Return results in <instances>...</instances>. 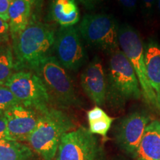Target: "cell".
<instances>
[{"label":"cell","mask_w":160,"mask_h":160,"mask_svg":"<svg viewBox=\"0 0 160 160\" xmlns=\"http://www.w3.org/2000/svg\"><path fill=\"white\" fill-rule=\"evenodd\" d=\"M10 35L11 33L8 22L0 18V45L8 42Z\"/></svg>","instance_id":"22"},{"label":"cell","mask_w":160,"mask_h":160,"mask_svg":"<svg viewBox=\"0 0 160 160\" xmlns=\"http://www.w3.org/2000/svg\"><path fill=\"white\" fill-rule=\"evenodd\" d=\"M55 160H102L103 151L97 138L85 126L65 133Z\"/></svg>","instance_id":"8"},{"label":"cell","mask_w":160,"mask_h":160,"mask_svg":"<svg viewBox=\"0 0 160 160\" xmlns=\"http://www.w3.org/2000/svg\"><path fill=\"white\" fill-rule=\"evenodd\" d=\"M145 62L150 85L156 98L157 112L160 116V45L153 39L144 43Z\"/></svg>","instance_id":"13"},{"label":"cell","mask_w":160,"mask_h":160,"mask_svg":"<svg viewBox=\"0 0 160 160\" xmlns=\"http://www.w3.org/2000/svg\"><path fill=\"white\" fill-rule=\"evenodd\" d=\"M51 16L61 27L76 25L79 21V8L76 0H52Z\"/></svg>","instance_id":"15"},{"label":"cell","mask_w":160,"mask_h":160,"mask_svg":"<svg viewBox=\"0 0 160 160\" xmlns=\"http://www.w3.org/2000/svg\"><path fill=\"white\" fill-rule=\"evenodd\" d=\"M5 85V83H2V82H0V86H1V85Z\"/></svg>","instance_id":"30"},{"label":"cell","mask_w":160,"mask_h":160,"mask_svg":"<svg viewBox=\"0 0 160 160\" xmlns=\"http://www.w3.org/2000/svg\"><path fill=\"white\" fill-rule=\"evenodd\" d=\"M10 5L11 0H0V18L7 22H9L8 11Z\"/></svg>","instance_id":"23"},{"label":"cell","mask_w":160,"mask_h":160,"mask_svg":"<svg viewBox=\"0 0 160 160\" xmlns=\"http://www.w3.org/2000/svg\"><path fill=\"white\" fill-rule=\"evenodd\" d=\"M35 73L42 80L52 107L63 110L81 105L73 80L54 56L44 59Z\"/></svg>","instance_id":"4"},{"label":"cell","mask_w":160,"mask_h":160,"mask_svg":"<svg viewBox=\"0 0 160 160\" xmlns=\"http://www.w3.org/2000/svg\"><path fill=\"white\" fill-rule=\"evenodd\" d=\"M11 37L15 71L35 72L39 64L54 51L56 33L46 24L31 22L23 31Z\"/></svg>","instance_id":"1"},{"label":"cell","mask_w":160,"mask_h":160,"mask_svg":"<svg viewBox=\"0 0 160 160\" xmlns=\"http://www.w3.org/2000/svg\"><path fill=\"white\" fill-rule=\"evenodd\" d=\"M79 3H81L86 9L92 10L97 8L98 5L102 3L105 0H78Z\"/></svg>","instance_id":"26"},{"label":"cell","mask_w":160,"mask_h":160,"mask_svg":"<svg viewBox=\"0 0 160 160\" xmlns=\"http://www.w3.org/2000/svg\"><path fill=\"white\" fill-rule=\"evenodd\" d=\"M40 114L35 110L22 104L6 111L4 115L7 121L9 139L20 142H28L37 127Z\"/></svg>","instance_id":"11"},{"label":"cell","mask_w":160,"mask_h":160,"mask_svg":"<svg viewBox=\"0 0 160 160\" xmlns=\"http://www.w3.org/2000/svg\"><path fill=\"white\" fill-rule=\"evenodd\" d=\"M82 87L97 106H103L107 101V74L101 59L95 57L81 75Z\"/></svg>","instance_id":"12"},{"label":"cell","mask_w":160,"mask_h":160,"mask_svg":"<svg viewBox=\"0 0 160 160\" xmlns=\"http://www.w3.org/2000/svg\"><path fill=\"white\" fill-rule=\"evenodd\" d=\"M114 119L108 115L107 117L100 119L96 121L90 122L89 124V131L93 134H98L103 137H107L108 132L111 128L112 123Z\"/></svg>","instance_id":"20"},{"label":"cell","mask_w":160,"mask_h":160,"mask_svg":"<svg viewBox=\"0 0 160 160\" xmlns=\"http://www.w3.org/2000/svg\"><path fill=\"white\" fill-rule=\"evenodd\" d=\"M136 157L137 160H160L159 120H153L147 126Z\"/></svg>","instance_id":"14"},{"label":"cell","mask_w":160,"mask_h":160,"mask_svg":"<svg viewBox=\"0 0 160 160\" xmlns=\"http://www.w3.org/2000/svg\"><path fill=\"white\" fill-rule=\"evenodd\" d=\"M150 122L146 113L135 111L122 119L115 128L117 145L128 154L136 157L145 129Z\"/></svg>","instance_id":"10"},{"label":"cell","mask_w":160,"mask_h":160,"mask_svg":"<svg viewBox=\"0 0 160 160\" xmlns=\"http://www.w3.org/2000/svg\"><path fill=\"white\" fill-rule=\"evenodd\" d=\"M24 106L42 113L51 107L50 97L41 79L31 71H15L5 84Z\"/></svg>","instance_id":"7"},{"label":"cell","mask_w":160,"mask_h":160,"mask_svg":"<svg viewBox=\"0 0 160 160\" xmlns=\"http://www.w3.org/2000/svg\"><path fill=\"white\" fill-rule=\"evenodd\" d=\"M15 72L12 45L8 42L0 45V82L6 83Z\"/></svg>","instance_id":"18"},{"label":"cell","mask_w":160,"mask_h":160,"mask_svg":"<svg viewBox=\"0 0 160 160\" xmlns=\"http://www.w3.org/2000/svg\"><path fill=\"white\" fill-rule=\"evenodd\" d=\"M124 8L128 11H133L136 8L137 0H119Z\"/></svg>","instance_id":"27"},{"label":"cell","mask_w":160,"mask_h":160,"mask_svg":"<svg viewBox=\"0 0 160 160\" xmlns=\"http://www.w3.org/2000/svg\"><path fill=\"white\" fill-rule=\"evenodd\" d=\"M0 160H43L31 146L20 142H0Z\"/></svg>","instance_id":"17"},{"label":"cell","mask_w":160,"mask_h":160,"mask_svg":"<svg viewBox=\"0 0 160 160\" xmlns=\"http://www.w3.org/2000/svg\"><path fill=\"white\" fill-rule=\"evenodd\" d=\"M75 128L73 119L66 112L51 106L40 114L28 142L43 160H53L62 138Z\"/></svg>","instance_id":"2"},{"label":"cell","mask_w":160,"mask_h":160,"mask_svg":"<svg viewBox=\"0 0 160 160\" xmlns=\"http://www.w3.org/2000/svg\"><path fill=\"white\" fill-rule=\"evenodd\" d=\"M21 104L5 85L0 86V115L5 114L11 108Z\"/></svg>","instance_id":"19"},{"label":"cell","mask_w":160,"mask_h":160,"mask_svg":"<svg viewBox=\"0 0 160 160\" xmlns=\"http://www.w3.org/2000/svg\"><path fill=\"white\" fill-rule=\"evenodd\" d=\"M10 140L8 132L7 121L5 115H0V142Z\"/></svg>","instance_id":"24"},{"label":"cell","mask_w":160,"mask_h":160,"mask_svg":"<svg viewBox=\"0 0 160 160\" xmlns=\"http://www.w3.org/2000/svg\"><path fill=\"white\" fill-rule=\"evenodd\" d=\"M82 39L92 47L111 54L120 49L117 20L106 13H88L84 16L79 26Z\"/></svg>","instance_id":"6"},{"label":"cell","mask_w":160,"mask_h":160,"mask_svg":"<svg viewBox=\"0 0 160 160\" xmlns=\"http://www.w3.org/2000/svg\"><path fill=\"white\" fill-rule=\"evenodd\" d=\"M157 5L158 10H159V12L160 13V0H157Z\"/></svg>","instance_id":"29"},{"label":"cell","mask_w":160,"mask_h":160,"mask_svg":"<svg viewBox=\"0 0 160 160\" xmlns=\"http://www.w3.org/2000/svg\"><path fill=\"white\" fill-rule=\"evenodd\" d=\"M54 52L65 69L78 71L87 60V53L79 30L73 26L61 27L56 33Z\"/></svg>","instance_id":"9"},{"label":"cell","mask_w":160,"mask_h":160,"mask_svg":"<svg viewBox=\"0 0 160 160\" xmlns=\"http://www.w3.org/2000/svg\"><path fill=\"white\" fill-rule=\"evenodd\" d=\"M108 114L103 111L99 106H96L87 112V119L88 122H90L96 121V120L102 119V118L107 117Z\"/></svg>","instance_id":"21"},{"label":"cell","mask_w":160,"mask_h":160,"mask_svg":"<svg viewBox=\"0 0 160 160\" xmlns=\"http://www.w3.org/2000/svg\"><path fill=\"white\" fill-rule=\"evenodd\" d=\"M119 48L134 70L139 81L144 102L148 107L157 111L156 98L150 85L145 62L144 43L139 33L131 25L124 24L119 26Z\"/></svg>","instance_id":"5"},{"label":"cell","mask_w":160,"mask_h":160,"mask_svg":"<svg viewBox=\"0 0 160 160\" xmlns=\"http://www.w3.org/2000/svg\"><path fill=\"white\" fill-rule=\"evenodd\" d=\"M157 0H141L142 5L143 8V11L147 17L152 13L153 10L157 5Z\"/></svg>","instance_id":"25"},{"label":"cell","mask_w":160,"mask_h":160,"mask_svg":"<svg viewBox=\"0 0 160 160\" xmlns=\"http://www.w3.org/2000/svg\"><path fill=\"white\" fill-rule=\"evenodd\" d=\"M25 1L28 2L31 7H37L41 4V0H25Z\"/></svg>","instance_id":"28"},{"label":"cell","mask_w":160,"mask_h":160,"mask_svg":"<svg viewBox=\"0 0 160 160\" xmlns=\"http://www.w3.org/2000/svg\"><path fill=\"white\" fill-rule=\"evenodd\" d=\"M107 73V101L121 108L128 101L142 97L134 70L121 49L111 53Z\"/></svg>","instance_id":"3"},{"label":"cell","mask_w":160,"mask_h":160,"mask_svg":"<svg viewBox=\"0 0 160 160\" xmlns=\"http://www.w3.org/2000/svg\"><path fill=\"white\" fill-rule=\"evenodd\" d=\"M31 6L25 0H11L8 25L11 36L19 33L29 25Z\"/></svg>","instance_id":"16"}]
</instances>
